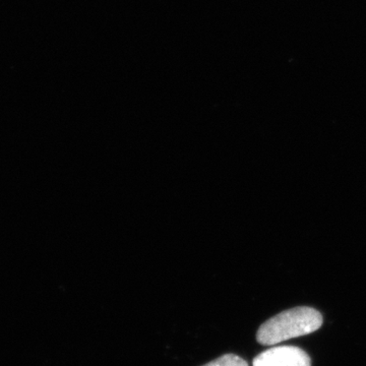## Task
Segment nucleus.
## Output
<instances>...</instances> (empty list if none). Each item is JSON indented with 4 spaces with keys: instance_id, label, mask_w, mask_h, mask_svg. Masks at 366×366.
<instances>
[{
    "instance_id": "f03ea898",
    "label": "nucleus",
    "mask_w": 366,
    "mask_h": 366,
    "mask_svg": "<svg viewBox=\"0 0 366 366\" xmlns=\"http://www.w3.org/2000/svg\"><path fill=\"white\" fill-rule=\"evenodd\" d=\"M252 366H312L310 356L293 346L274 347L257 355Z\"/></svg>"
},
{
    "instance_id": "f257e3e1",
    "label": "nucleus",
    "mask_w": 366,
    "mask_h": 366,
    "mask_svg": "<svg viewBox=\"0 0 366 366\" xmlns=\"http://www.w3.org/2000/svg\"><path fill=\"white\" fill-rule=\"evenodd\" d=\"M322 325V315L312 307H295L274 315L259 327L257 340L264 346L305 336L317 331Z\"/></svg>"
},
{
    "instance_id": "7ed1b4c3",
    "label": "nucleus",
    "mask_w": 366,
    "mask_h": 366,
    "mask_svg": "<svg viewBox=\"0 0 366 366\" xmlns=\"http://www.w3.org/2000/svg\"><path fill=\"white\" fill-rule=\"evenodd\" d=\"M204 366H249L247 361L235 354H226Z\"/></svg>"
}]
</instances>
